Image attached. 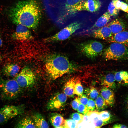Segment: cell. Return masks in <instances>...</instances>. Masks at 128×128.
<instances>
[{
	"label": "cell",
	"instance_id": "6da1fadb",
	"mask_svg": "<svg viewBox=\"0 0 128 128\" xmlns=\"http://www.w3.org/2000/svg\"><path fill=\"white\" fill-rule=\"evenodd\" d=\"M9 18L14 23L35 29L41 18L40 5L37 0H26L17 2L10 9Z\"/></svg>",
	"mask_w": 128,
	"mask_h": 128
},
{
	"label": "cell",
	"instance_id": "7a4b0ae2",
	"mask_svg": "<svg viewBox=\"0 0 128 128\" xmlns=\"http://www.w3.org/2000/svg\"><path fill=\"white\" fill-rule=\"evenodd\" d=\"M45 66L46 72L53 79L68 73L73 68L72 64L66 57L59 55L49 56L46 61Z\"/></svg>",
	"mask_w": 128,
	"mask_h": 128
},
{
	"label": "cell",
	"instance_id": "3957f363",
	"mask_svg": "<svg viewBox=\"0 0 128 128\" xmlns=\"http://www.w3.org/2000/svg\"><path fill=\"white\" fill-rule=\"evenodd\" d=\"M21 88L15 79H5L0 77V95L3 100H11L20 95Z\"/></svg>",
	"mask_w": 128,
	"mask_h": 128
},
{
	"label": "cell",
	"instance_id": "277c9868",
	"mask_svg": "<svg viewBox=\"0 0 128 128\" xmlns=\"http://www.w3.org/2000/svg\"><path fill=\"white\" fill-rule=\"evenodd\" d=\"M105 58L107 60H125L128 59V46L121 44L112 43L105 50Z\"/></svg>",
	"mask_w": 128,
	"mask_h": 128
},
{
	"label": "cell",
	"instance_id": "5b68a950",
	"mask_svg": "<svg viewBox=\"0 0 128 128\" xmlns=\"http://www.w3.org/2000/svg\"><path fill=\"white\" fill-rule=\"evenodd\" d=\"M81 23L76 21L71 23L56 34L44 39L47 42L63 41L68 38L76 30L80 28Z\"/></svg>",
	"mask_w": 128,
	"mask_h": 128
},
{
	"label": "cell",
	"instance_id": "8992f818",
	"mask_svg": "<svg viewBox=\"0 0 128 128\" xmlns=\"http://www.w3.org/2000/svg\"><path fill=\"white\" fill-rule=\"evenodd\" d=\"M21 88H27L32 86L36 81L35 74L29 68H24L16 76L14 79Z\"/></svg>",
	"mask_w": 128,
	"mask_h": 128
},
{
	"label": "cell",
	"instance_id": "52a82bcc",
	"mask_svg": "<svg viewBox=\"0 0 128 128\" xmlns=\"http://www.w3.org/2000/svg\"><path fill=\"white\" fill-rule=\"evenodd\" d=\"M103 46L100 42L91 41L81 44L80 49L82 53L87 57L95 58L102 51Z\"/></svg>",
	"mask_w": 128,
	"mask_h": 128
},
{
	"label": "cell",
	"instance_id": "ba28073f",
	"mask_svg": "<svg viewBox=\"0 0 128 128\" xmlns=\"http://www.w3.org/2000/svg\"><path fill=\"white\" fill-rule=\"evenodd\" d=\"M22 105H6L0 109V124L5 123L22 113Z\"/></svg>",
	"mask_w": 128,
	"mask_h": 128
},
{
	"label": "cell",
	"instance_id": "9c48e42d",
	"mask_svg": "<svg viewBox=\"0 0 128 128\" xmlns=\"http://www.w3.org/2000/svg\"><path fill=\"white\" fill-rule=\"evenodd\" d=\"M67 100V96L64 93H58L56 94L48 102L47 109L51 110L61 109L65 105Z\"/></svg>",
	"mask_w": 128,
	"mask_h": 128
},
{
	"label": "cell",
	"instance_id": "30bf717a",
	"mask_svg": "<svg viewBox=\"0 0 128 128\" xmlns=\"http://www.w3.org/2000/svg\"><path fill=\"white\" fill-rule=\"evenodd\" d=\"M12 37L14 39L19 41L29 40L33 37L29 28L20 24L17 25L16 31Z\"/></svg>",
	"mask_w": 128,
	"mask_h": 128
},
{
	"label": "cell",
	"instance_id": "8fae6325",
	"mask_svg": "<svg viewBox=\"0 0 128 128\" xmlns=\"http://www.w3.org/2000/svg\"><path fill=\"white\" fill-rule=\"evenodd\" d=\"M101 5V2L99 0H85L78 6L75 12L83 10L95 12L99 9Z\"/></svg>",
	"mask_w": 128,
	"mask_h": 128
},
{
	"label": "cell",
	"instance_id": "7c38bea8",
	"mask_svg": "<svg viewBox=\"0 0 128 128\" xmlns=\"http://www.w3.org/2000/svg\"><path fill=\"white\" fill-rule=\"evenodd\" d=\"M107 41L110 42H116L128 46V31H123L113 34Z\"/></svg>",
	"mask_w": 128,
	"mask_h": 128
},
{
	"label": "cell",
	"instance_id": "4fadbf2b",
	"mask_svg": "<svg viewBox=\"0 0 128 128\" xmlns=\"http://www.w3.org/2000/svg\"><path fill=\"white\" fill-rule=\"evenodd\" d=\"M113 34L108 25L95 30L93 33V36L94 37L104 40L107 39Z\"/></svg>",
	"mask_w": 128,
	"mask_h": 128
},
{
	"label": "cell",
	"instance_id": "5bb4252c",
	"mask_svg": "<svg viewBox=\"0 0 128 128\" xmlns=\"http://www.w3.org/2000/svg\"><path fill=\"white\" fill-rule=\"evenodd\" d=\"M101 96L108 105L112 106L115 102L114 93L111 89L104 87L101 91Z\"/></svg>",
	"mask_w": 128,
	"mask_h": 128
},
{
	"label": "cell",
	"instance_id": "9a60e30c",
	"mask_svg": "<svg viewBox=\"0 0 128 128\" xmlns=\"http://www.w3.org/2000/svg\"><path fill=\"white\" fill-rule=\"evenodd\" d=\"M107 25L113 34L125 30L126 28L124 23L121 20L118 19L113 20Z\"/></svg>",
	"mask_w": 128,
	"mask_h": 128
},
{
	"label": "cell",
	"instance_id": "2e32d148",
	"mask_svg": "<svg viewBox=\"0 0 128 128\" xmlns=\"http://www.w3.org/2000/svg\"><path fill=\"white\" fill-rule=\"evenodd\" d=\"M20 70L19 66L14 64H8L5 65L2 69L4 75L8 77H13L17 75Z\"/></svg>",
	"mask_w": 128,
	"mask_h": 128
},
{
	"label": "cell",
	"instance_id": "e0dca14e",
	"mask_svg": "<svg viewBox=\"0 0 128 128\" xmlns=\"http://www.w3.org/2000/svg\"><path fill=\"white\" fill-rule=\"evenodd\" d=\"M79 78L74 77L69 79L65 83L64 92L67 96L72 97L74 95V90L75 84Z\"/></svg>",
	"mask_w": 128,
	"mask_h": 128
},
{
	"label": "cell",
	"instance_id": "ac0fdd59",
	"mask_svg": "<svg viewBox=\"0 0 128 128\" xmlns=\"http://www.w3.org/2000/svg\"><path fill=\"white\" fill-rule=\"evenodd\" d=\"M85 0H66L64 10L66 14H72L75 12L78 6Z\"/></svg>",
	"mask_w": 128,
	"mask_h": 128
},
{
	"label": "cell",
	"instance_id": "d6986e66",
	"mask_svg": "<svg viewBox=\"0 0 128 128\" xmlns=\"http://www.w3.org/2000/svg\"><path fill=\"white\" fill-rule=\"evenodd\" d=\"M65 120L63 116L58 113L53 114L50 118L51 124L55 128H64Z\"/></svg>",
	"mask_w": 128,
	"mask_h": 128
},
{
	"label": "cell",
	"instance_id": "ffe728a7",
	"mask_svg": "<svg viewBox=\"0 0 128 128\" xmlns=\"http://www.w3.org/2000/svg\"><path fill=\"white\" fill-rule=\"evenodd\" d=\"M114 75L112 73H109L105 77L101 84L104 87L114 89L116 87Z\"/></svg>",
	"mask_w": 128,
	"mask_h": 128
},
{
	"label": "cell",
	"instance_id": "44dd1931",
	"mask_svg": "<svg viewBox=\"0 0 128 128\" xmlns=\"http://www.w3.org/2000/svg\"><path fill=\"white\" fill-rule=\"evenodd\" d=\"M114 75L115 80L119 84L128 85V72L125 71H118Z\"/></svg>",
	"mask_w": 128,
	"mask_h": 128
},
{
	"label": "cell",
	"instance_id": "7402d4cb",
	"mask_svg": "<svg viewBox=\"0 0 128 128\" xmlns=\"http://www.w3.org/2000/svg\"><path fill=\"white\" fill-rule=\"evenodd\" d=\"M15 127L17 128H36L33 121L28 117H26L21 119Z\"/></svg>",
	"mask_w": 128,
	"mask_h": 128
},
{
	"label": "cell",
	"instance_id": "603a6c76",
	"mask_svg": "<svg viewBox=\"0 0 128 128\" xmlns=\"http://www.w3.org/2000/svg\"><path fill=\"white\" fill-rule=\"evenodd\" d=\"M33 121L36 127L49 128L48 124L43 117L40 114L37 113L33 116Z\"/></svg>",
	"mask_w": 128,
	"mask_h": 128
},
{
	"label": "cell",
	"instance_id": "cb8c5ba5",
	"mask_svg": "<svg viewBox=\"0 0 128 128\" xmlns=\"http://www.w3.org/2000/svg\"><path fill=\"white\" fill-rule=\"evenodd\" d=\"M110 16L108 11L105 12L97 20L93 27L100 28L105 26L110 21Z\"/></svg>",
	"mask_w": 128,
	"mask_h": 128
},
{
	"label": "cell",
	"instance_id": "d4e9b609",
	"mask_svg": "<svg viewBox=\"0 0 128 128\" xmlns=\"http://www.w3.org/2000/svg\"><path fill=\"white\" fill-rule=\"evenodd\" d=\"M96 108L98 111L103 110L108 105L101 95H99L95 101Z\"/></svg>",
	"mask_w": 128,
	"mask_h": 128
},
{
	"label": "cell",
	"instance_id": "484cf974",
	"mask_svg": "<svg viewBox=\"0 0 128 128\" xmlns=\"http://www.w3.org/2000/svg\"><path fill=\"white\" fill-rule=\"evenodd\" d=\"M83 88L81 82L79 78L75 84L74 90V93L78 96H80L83 94Z\"/></svg>",
	"mask_w": 128,
	"mask_h": 128
},
{
	"label": "cell",
	"instance_id": "4316f807",
	"mask_svg": "<svg viewBox=\"0 0 128 128\" xmlns=\"http://www.w3.org/2000/svg\"><path fill=\"white\" fill-rule=\"evenodd\" d=\"M97 114L99 118L104 122H107L110 119L111 115L107 111H103L98 112Z\"/></svg>",
	"mask_w": 128,
	"mask_h": 128
},
{
	"label": "cell",
	"instance_id": "83f0119b",
	"mask_svg": "<svg viewBox=\"0 0 128 128\" xmlns=\"http://www.w3.org/2000/svg\"><path fill=\"white\" fill-rule=\"evenodd\" d=\"M119 10L115 8L112 0L108 6V13L111 16H116L118 14Z\"/></svg>",
	"mask_w": 128,
	"mask_h": 128
},
{
	"label": "cell",
	"instance_id": "f1b7e54d",
	"mask_svg": "<svg viewBox=\"0 0 128 128\" xmlns=\"http://www.w3.org/2000/svg\"><path fill=\"white\" fill-rule=\"evenodd\" d=\"M84 115L78 113H72L70 117L77 123H80L83 120Z\"/></svg>",
	"mask_w": 128,
	"mask_h": 128
},
{
	"label": "cell",
	"instance_id": "f546056e",
	"mask_svg": "<svg viewBox=\"0 0 128 128\" xmlns=\"http://www.w3.org/2000/svg\"><path fill=\"white\" fill-rule=\"evenodd\" d=\"M88 94L90 97L93 99H95L98 96L99 93L97 89L93 87H91Z\"/></svg>",
	"mask_w": 128,
	"mask_h": 128
},
{
	"label": "cell",
	"instance_id": "4dcf8cb0",
	"mask_svg": "<svg viewBox=\"0 0 128 128\" xmlns=\"http://www.w3.org/2000/svg\"><path fill=\"white\" fill-rule=\"evenodd\" d=\"M77 123L72 119L65 120L64 128H76Z\"/></svg>",
	"mask_w": 128,
	"mask_h": 128
},
{
	"label": "cell",
	"instance_id": "1f68e13d",
	"mask_svg": "<svg viewBox=\"0 0 128 128\" xmlns=\"http://www.w3.org/2000/svg\"><path fill=\"white\" fill-rule=\"evenodd\" d=\"M95 117H93V119L95 126V128H100L105 124V122L103 121L99 118L98 116V114L97 116L95 115Z\"/></svg>",
	"mask_w": 128,
	"mask_h": 128
},
{
	"label": "cell",
	"instance_id": "d6a6232c",
	"mask_svg": "<svg viewBox=\"0 0 128 128\" xmlns=\"http://www.w3.org/2000/svg\"><path fill=\"white\" fill-rule=\"evenodd\" d=\"M77 110L78 112L84 115H87L90 111L86 106L81 103L79 105Z\"/></svg>",
	"mask_w": 128,
	"mask_h": 128
},
{
	"label": "cell",
	"instance_id": "836d02e7",
	"mask_svg": "<svg viewBox=\"0 0 128 128\" xmlns=\"http://www.w3.org/2000/svg\"><path fill=\"white\" fill-rule=\"evenodd\" d=\"M86 106L90 111L94 110L96 108L95 101L92 99H90L88 100Z\"/></svg>",
	"mask_w": 128,
	"mask_h": 128
},
{
	"label": "cell",
	"instance_id": "e575fe53",
	"mask_svg": "<svg viewBox=\"0 0 128 128\" xmlns=\"http://www.w3.org/2000/svg\"><path fill=\"white\" fill-rule=\"evenodd\" d=\"M78 97L81 104L86 106L89 99L85 95L82 94Z\"/></svg>",
	"mask_w": 128,
	"mask_h": 128
},
{
	"label": "cell",
	"instance_id": "d590c367",
	"mask_svg": "<svg viewBox=\"0 0 128 128\" xmlns=\"http://www.w3.org/2000/svg\"><path fill=\"white\" fill-rule=\"evenodd\" d=\"M78 97H76L72 102L71 105L73 109L75 110H77L80 104Z\"/></svg>",
	"mask_w": 128,
	"mask_h": 128
},
{
	"label": "cell",
	"instance_id": "8d00e7d4",
	"mask_svg": "<svg viewBox=\"0 0 128 128\" xmlns=\"http://www.w3.org/2000/svg\"><path fill=\"white\" fill-rule=\"evenodd\" d=\"M121 4L120 9L125 12H128V5L123 1H121Z\"/></svg>",
	"mask_w": 128,
	"mask_h": 128
},
{
	"label": "cell",
	"instance_id": "74e56055",
	"mask_svg": "<svg viewBox=\"0 0 128 128\" xmlns=\"http://www.w3.org/2000/svg\"><path fill=\"white\" fill-rule=\"evenodd\" d=\"M114 5L115 8L118 9H120L121 4V1L119 0H113Z\"/></svg>",
	"mask_w": 128,
	"mask_h": 128
},
{
	"label": "cell",
	"instance_id": "f35d334b",
	"mask_svg": "<svg viewBox=\"0 0 128 128\" xmlns=\"http://www.w3.org/2000/svg\"><path fill=\"white\" fill-rule=\"evenodd\" d=\"M112 128H128L126 126L122 124L117 123L114 125Z\"/></svg>",
	"mask_w": 128,
	"mask_h": 128
},
{
	"label": "cell",
	"instance_id": "ab89813d",
	"mask_svg": "<svg viewBox=\"0 0 128 128\" xmlns=\"http://www.w3.org/2000/svg\"><path fill=\"white\" fill-rule=\"evenodd\" d=\"M3 44L2 40L1 38V36L0 34V47Z\"/></svg>",
	"mask_w": 128,
	"mask_h": 128
},
{
	"label": "cell",
	"instance_id": "60d3db41",
	"mask_svg": "<svg viewBox=\"0 0 128 128\" xmlns=\"http://www.w3.org/2000/svg\"><path fill=\"white\" fill-rule=\"evenodd\" d=\"M126 107L127 110L128 112V97L127 98L126 103Z\"/></svg>",
	"mask_w": 128,
	"mask_h": 128
},
{
	"label": "cell",
	"instance_id": "b9f144b4",
	"mask_svg": "<svg viewBox=\"0 0 128 128\" xmlns=\"http://www.w3.org/2000/svg\"><path fill=\"white\" fill-rule=\"evenodd\" d=\"M2 60V57L0 55V63Z\"/></svg>",
	"mask_w": 128,
	"mask_h": 128
},
{
	"label": "cell",
	"instance_id": "7bdbcfd3",
	"mask_svg": "<svg viewBox=\"0 0 128 128\" xmlns=\"http://www.w3.org/2000/svg\"><path fill=\"white\" fill-rule=\"evenodd\" d=\"M125 1L128 5V0H125Z\"/></svg>",
	"mask_w": 128,
	"mask_h": 128
},
{
	"label": "cell",
	"instance_id": "ee69618b",
	"mask_svg": "<svg viewBox=\"0 0 128 128\" xmlns=\"http://www.w3.org/2000/svg\"><path fill=\"white\" fill-rule=\"evenodd\" d=\"M127 12V17L128 18V12Z\"/></svg>",
	"mask_w": 128,
	"mask_h": 128
}]
</instances>
